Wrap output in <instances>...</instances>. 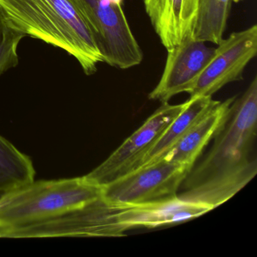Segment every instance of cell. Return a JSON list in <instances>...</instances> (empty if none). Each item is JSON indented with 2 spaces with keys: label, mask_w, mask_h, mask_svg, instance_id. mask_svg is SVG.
<instances>
[{
  "label": "cell",
  "mask_w": 257,
  "mask_h": 257,
  "mask_svg": "<svg viewBox=\"0 0 257 257\" xmlns=\"http://www.w3.org/2000/svg\"><path fill=\"white\" fill-rule=\"evenodd\" d=\"M217 102L212 97H192L185 102L180 113L168 124L132 171L162 159Z\"/></svg>",
  "instance_id": "12"
},
{
  "label": "cell",
  "mask_w": 257,
  "mask_h": 257,
  "mask_svg": "<svg viewBox=\"0 0 257 257\" xmlns=\"http://www.w3.org/2000/svg\"><path fill=\"white\" fill-rule=\"evenodd\" d=\"M185 103L177 105L162 103L136 132L104 162L84 176V178L101 187L131 172L168 124L180 113Z\"/></svg>",
  "instance_id": "7"
},
{
  "label": "cell",
  "mask_w": 257,
  "mask_h": 257,
  "mask_svg": "<svg viewBox=\"0 0 257 257\" xmlns=\"http://www.w3.org/2000/svg\"><path fill=\"white\" fill-rule=\"evenodd\" d=\"M257 128V78L233 102L225 124L215 137L214 144L198 165H194L182 186L197 185L257 172L256 159L251 158Z\"/></svg>",
  "instance_id": "2"
},
{
  "label": "cell",
  "mask_w": 257,
  "mask_h": 257,
  "mask_svg": "<svg viewBox=\"0 0 257 257\" xmlns=\"http://www.w3.org/2000/svg\"><path fill=\"white\" fill-rule=\"evenodd\" d=\"M0 10L18 31L74 57L88 76L103 62L77 0H0Z\"/></svg>",
  "instance_id": "1"
},
{
  "label": "cell",
  "mask_w": 257,
  "mask_h": 257,
  "mask_svg": "<svg viewBox=\"0 0 257 257\" xmlns=\"http://www.w3.org/2000/svg\"><path fill=\"white\" fill-rule=\"evenodd\" d=\"M25 37L10 24L0 10V76L19 64L18 48Z\"/></svg>",
  "instance_id": "15"
},
{
  "label": "cell",
  "mask_w": 257,
  "mask_h": 257,
  "mask_svg": "<svg viewBox=\"0 0 257 257\" xmlns=\"http://www.w3.org/2000/svg\"><path fill=\"white\" fill-rule=\"evenodd\" d=\"M256 52V25L222 39L213 58L188 92L189 98L212 97L227 84L242 80L245 68Z\"/></svg>",
  "instance_id": "6"
},
{
  "label": "cell",
  "mask_w": 257,
  "mask_h": 257,
  "mask_svg": "<svg viewBox=\"0 0 257 257\" xmlns=\"http://www.w3.org/2000/svg\"><path fill=\"white\" fill-rule=\"evenodd\" d=\"M240 1H242V0H232V2L236 3V4L240 2Z\"/></svg>",
  "instance_id": "16"
},
{
  "label": "cell",
  "mask_w": 257,
  "mask_h": 257,
  "mask_svg": "<svg viewBox=\"0 0 257 257\" xmlns=\"http://www.w3.org/2000/svg\"><path fill=\"white\" fill-rule=\"evenodd\" d=\"M109 222L115 237L137 228H157L192 220L210 211L208 207L178 196L147 204H109Z\"/></svg>",
  "instance_id": "8"
},
{
  "label": "cell",
  "mask_w": 257,
  "mask_h": 257,
  "mask_svg": "<svg viewBox=\"0 0 257 257\" xmlns=\"http://www.w3.org/2000/svg\"><path fill=\"white\" fill-rule=\"evenodd\" d=\"M215 49L191 37L168 49L162 77L149 98L165 103L180 93L189 92L213 58Z\"/></svg>",
  "instance_id": "9"
},
{
  "label": "cell",
  "mask_w": 257,
  "mask_h": 257,
  "mask_svg": "<svg viewBox=\"0 0 257 257\" xmlns=\"http://www.w3.org/2000/svg\"><path fill=\"white\" fill-rule=\"evenodd\" d=\"M100 197L101 187L84 177L34 180L0 195V228L44 219Z\"/></svg>",
  "instance_id": "3"
},
{
  "label": "cell",
  "mask_w": 257,
  "mask_h": 257,
  "mask_svg": "<svg viewBox=\"0 0 257 257\" xmlns=\"http://www.w3.org/2000/svg\"><path fill=\"white\" fill-rule=\"evenodd\" d=\"M232 3V0H200L193 38L217 46L223 39Z\"/></svg>",
  "instance_id": "14"
},
{
  "label": "cell",
  "mask_w": 257,
  "mask_h": 257,
  "mask_svg": "<svg viewBox=\"0 0 257 257\" xmlns=\"http://www.w3.org/2000/svg\"><path fill=\"white\" fill-rule=\"evenodd\" d=\"M236 97L218 101L162 159L192 169L209 143L214 139L229 116Z\"/></svg>",
  "instance_id": "11"
},
{
  "label": "cell",
  "mask_w": 257,
  "mask_h": 257,
  "mask_svg": "<svg viewBox=\"0 0 257 257\" xmlns=\"http://www.w3.org/2000/svg\"><path fill=\"white\" fill-rule=\"evenodd\" d=\"M200 0H144L155 32L168 50L193 35Z\"/></svg>",
  "instance_id": "10"
},
{
  "label": "cell",
  "mask_w": 257,
  "mask_h": 257,
  "mask_svg": "<svg viewBox=\"0 0 257 257\" xmlns=\"http://www.w3.org/2000/svg\"><path fill=\"white\" fill-rule=\"evenodd\" d=\"M31 158L0 135V195L34 181Z\"/></svg>",
  "instance_id": "13"
},
{
  "label": "cell",
  "mask_w": 257,
  "mask_h": 257,
  "mask_svg": "<svg viewBox=\"0 0 257 257\" xmlns=\"http://www.w3.org/2000/svg\"><path fill=\"white\" fill-rule=\"evenodd\" d=\"M94 34L103 63L126 70L139 65L142 49L122 9L124 0H77Z\"/></svg>",
  "instance_id": "4"
},
{
  "label": "cell",
  "mask_w": 257,
  "mask_h": 257,
  "mask_svg": "<svg viewBox=\"0 0 257 257\" xmlns=\"http://www.w3.org/2000/svg\"><path fill=\"white\" fill-rule=\"evenodd\" d=\"M191 170L165 159L137 168L101 186V198L109 204L132 205L169 199Z\"/></svg>",
  "instance_id": "5"
}]
</instances>
